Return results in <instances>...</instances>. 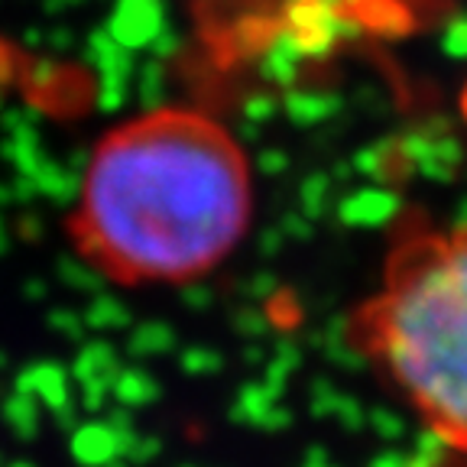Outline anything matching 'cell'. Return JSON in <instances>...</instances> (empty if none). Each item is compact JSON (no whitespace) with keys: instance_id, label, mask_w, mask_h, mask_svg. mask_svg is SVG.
<instances>
[{"instance_id":"obj_2","label":"cell","mask_w":467,"mask_h":467,"mask_svg":"<svg viewBox=\"0 0 467 467\" xmlns=\"http://www.w3.org/2000/svg\"><path fill=\"white\" fill-rule=\"evenodd\" d=\"M344 341L445 451L467 454V221L406 214Z\"/></svg>"},{"instance_id":"obj_1","label":"cell","mask_w":467,"mask_h":467,"mask_svg":"<svg viewBox=\"0 0 467 467\" xmlns=\"http://www.w3.org/2000/svg\"><path fill=\"white\" fill-rule=\"evenodd\" d=\"M254 212V166L241 140L208 110L160 104L98 137L66 237L117 289L189 285L237 254Z\"/></svg>"}]
</instances>
